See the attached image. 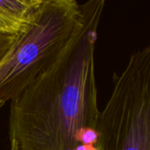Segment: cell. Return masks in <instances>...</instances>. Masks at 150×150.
Here are the masks:
<instances>
[{"mask_svg":"<svg viewBox=\"0 0 150 150\" xmlns=\"http://www.w3.org/2000/svg\"><path fill=\"white\" fill-rule=\"evenodd\" d=\"M105 0L81 4L82 21L56 60L11 101L19 150H98L95 46Z\"/></svg>","mask_w":150,"mask_h":150,"instance_id":"cell-1","label":"cell"},{"mask_svg":"<svg viewBox=\"0 0 150 150\" xmlns=\"http://www.w3.org/2000/svg\"><path fill=\"white\" fill-rule=\"evenodd\" d=\"M42 0H0V17L20 33Z\"/></svg>","mask_w":150,"mask_h":150,"instance_id":"cell-4","label":"cell"},{"mask_svg":"<svg viewBox=\"0 0 150 150\" xmlns=\"http://www.w3.org/2000/svg\"><path fill=\"white\" fill-rule=\"evenodd\" d=\"M81 21V4L76 1H41L0 66V108L56 60Z\"/></svg>","mask_w":150,"mask_h":150,"instance_id":"cell-2","label":"cell"},{"mask_svg":"<svg viewBox=\"0 0 150 150\" xmlns=\"http://www.w3.org/2000/svg\"><path fill=\"white\" fill-rule=\"evenodd\" d=\"M98 150H150V45L135 51L100 113Z\"/></svg>","mask_w":150,"mask_h":150,"instance_id":"cell-3","label":"cell"},{"mask_svg":"<svg viewBox=\"0 0 150 150\" xmlns=\"http://www.w3.org/2000/svg\"><path fill=\"white\" fill-rule=\"evenodd\" d=\"M18 33H0V66L11 53L18 39Z\"/></svg>","mask_w":150,"mask_h":150,"instance_id":"cell-5","label":"cell"},{"mask_svg":"<svg viewBox=\"0 0 150 150\" xmlns=\"http://www.w3.org/2000/svg\"><path fill=\"white\" fill-rule=\"evenodd\" d=\"M10 139H11L10 150H19V149H18V144L16 139L14 137H10Z\"/></svg>","mask_w":150,"mask_h":150,"instance_id":"cell-7","label":"cell"},{"mask_svg":"<svg viewBox=\"0 0 150 150\" xmlns=\"http://www.w3.org/2000/svg\"><path fill=\"white\" fill-rule=\"evenodd\" d=\"M0 33H18L17 30L0 17Z\"/></svg>","mask_w":150,"mask_h":150,"instance_id":"cell-6","label":"cell"}]
</instances>
